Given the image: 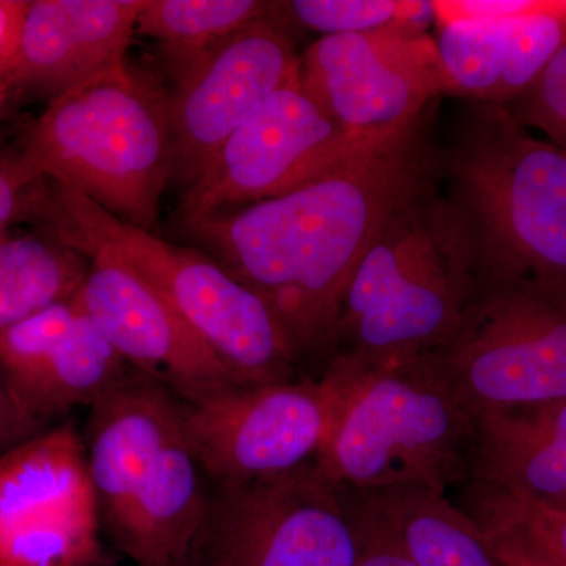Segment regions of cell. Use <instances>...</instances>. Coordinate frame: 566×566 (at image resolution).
I'll list each match as a JSON object with an SVG mask.
<instances>
[{
	"mask_svg": "<svg viewBox=\"0 0 566 566\" xmlns=\"http://www.w3.org/2000/svg\"><path fill=\"white\" fill-rule=\"evenodd\" d=\"M46 424L21 400L0 367V455L33 436L43 433Z\"/></svg>",
	"mask_w": 566,
	"mask_h": 566,
	"instance_id": "cell-27",
	"label": "cell"
},
{
	"mask_svg": "<svg viewBox=\"0 0 566 566\" xmlns=\"http://www.w3.org/2000/svg\"><path fill=\"white\" fill-rule=\"evenodd\" d=\"M33 207L50 234L82 255L107 256L140 275L243 386L293 381L300 360L259 294L196 248L169 243L115 218L81 193L52 186Z\"/></svg>",
	"mask_w": 566,
	"mask_h": 566,
	"instance_id": "cell-7",
	"label": "cell"
},
{
	"mask_svg": "<svg viewBox=\"0 0 566 566\" xmlns=\"http://www.w3.org/2000/svg\"><path fill=\"white\" fill-rule=\"evenodd\" d=\"M180 409L203 474L218 485H232L314 463L326 434L329 398L318 378H303L226 387L180 401Z\"/></svg>",
	"mask_w": 566,
	"mask_h": 566,
	"instance_id": "cell-12",
	"label": "cell"
},
{
	"mask_svg": "<svg viewBox=\"0 0 566 566\" xmlns=\"http://www.w3.org/2000/svg\"><path fill=\"white\" fill-rule=\"evenodd\" d=\"M147 0H29L10 77L13 91L54 99L126 65Z\"/></svg>",
	"mask_w": 566,
	"mask_h": 566,
	"instance_id": "cell-17",
	"label": "cell"
},
{
	"mask_svg": "<svg viewBox=\"0 0 566 566\" xmlns=\"http://www.w3.org/2000/svg\"><path fill=\"white\" fill-rule=\"evenodd\" d=\"M463 509L483 528L495 556L505 566H558L556 558L547 553L546 547L539 545L523 528L485 510L474 506Z\"/></svg>",
	"mask_w": 566,
	"mask_h": 566,
	"instance_id": "cell-26",
	"label": "cell"
},
{
	"mask_svg": "<svg viewBox=\"0 0 566 566\" xmlns=\"http://www.w3.org/2000/svg\"><path fill=\"white\" fill-rule=\"evenodd\" d=\"M87 446L71 423L0 455V566H107Z\"/></svg>",
	"mask_w": 566,
	"mask_h": 566,
	"instance_id": "cell-11",
	"label": "cell"
},
{
	"mask_svg": "<svg viewBox=\"0 0 566 566\" xmlns=\"http://www.w3.org/2000/svg\"><path fill=\"white\" fill-rule=\"evenodd\" d=\"M353 495L359 510V551L356 566H416L385 526L364 509L356 494Z\"/></svg>",
	"mask_w": 566,
	"mask_h": 566,
	"instance_id": "cell-29",
	"label": "cell"
},
{
	"mask_svg": "<svg viewBox=\"0 0 566 566\" xmlns=\"http://www.w3.org/2000/svg\"><path fill=\"white\" fill-rule=\"evenodd\" d=\"M446 196L475 245L479 293L528 292L566 307V150L505 106L472 103L439 150Z\"/></svg>",
	"mask_w": 566,
	"mask_h": 566,
	"instance_id": "cell-2",
	"label": "cell"
},
{
	"mask_svg": "<svg viewBox=\"0 0 566 566\" xmlns=\"http://www.w3.org/2000/svg\"><path fill=\"white\" fill-rule=\"evenodd\" d=\"M438 182L392 216L365 252L324 365L409 363L460 329L479 293L475 245Z\"/></svg>",
	"mask_w": 566,
	"mask_h": 566,
	"instance_id": "cell-3",
	"label": "cell"
},
{
	"mask_svg": "<svg viewBox=\"0 0 566 566\" xmlns=\"http://www.w3.org/2000/svg\"><path fill=\"white\" fill-rule=\"evenodd\" d=\"M31 181L21 172L17 159L0 161V243L7 238L11 222L28 207V193L33 188Z\"/></svg>",
	"mask_w": 566,
	"mask_h": 566,
	"instance_id": "cell-31",
	"label": "cell"
},
{
	"mask_svg": "<svg viewBox=\"0 0 566 566\" xmlns=\"http://www.w3.org/2000/svg\"><path fill=\"white\" fill-rule=\"evenodd\" d=\"M301 81L342 128L367 140L408 132L444 95L433 36L395 31L319 36L301 55Z\"/></svg>",
	"mask_w": 566,
	"mask_h": 566,
	"instance_id": "cell-13",
	"label": "cell"
},
{
	"mask_svg": "<svg viewBox=\"0 0 566 566\" xmlns=\"http://www.w3.org/2000/svg\"><path fill=\"white\" fill-rule=\"evenodd\" d=\"M270 9L271 2L256 0H147L136 33L158 41L178 74Z\"/></svg>",
	"mask_w": 566,
	"mask_h": 566,
	"instance_id": "cell-22",
	"label": "cell"
},
{
	"mask_svg": "<svg viewBox=\"0 0 566 566\" xmlns=\"http://www.w3.org/2000/svg\"><path fill=\"white\" fill-rule=\"evenodd\" d=\"M430 114L292 191L180 223L271 308L300 363L329 354L346 290L392 216L439 180Z\"/></svg>",
	"mask_w": 566,
	"mask_h": 566,
	"instance_id": "cell-1",
	"label": "cell"
},
{
	"mask_svg": "<svg viewBox=\"0 0 566 566\" xmlns=\"http://www.w3.org/2000/svg\"><path fill=\"white\" fill-rule=\"evenodd\" d=\"M301 74L285 22L271 9L177 74L170 98L174 178L192 185L238 126Z\"/></svg>",
	"mask_w": 566,
	"mask_h": 566,
	"instance_id": "cell-14",
	"label": "cell"
},
{
	"mask_svg": "<svg viewBox=\"0 0 566 566\" xmlns=\"http://www.w3.org/2000/svg\"><path fill=\"white\" fill-rule=\"evenodd\" d=\"M318 379L329 417L315 463L338 486L447 494L471 480L475 420L430 356L376 368L327 364Z\"/></svg>",
	"mask_w": 566,
	"mask_h": 566,
	"instance_id": "cell-4",
	"label": "cell"
},
{
	"mask_svg": "<svg viewBox=\"0 0 566 566\" xmlns=\"http://www.w3.org/2000/svg\"><path fill=\"white\" fill-rule=\"evenodd\" d=\"M88 260L77 301L126 365L180 401L243 386L140 275L107 256Z\"/></svg>",
	"mask_w": 566,
	"mask_h": 566,
	"instance_id": "cell-15",
	"label": "cell"
},
{
	"mask_svg": "<svg viewBox=\"0 0 566 566\" xmlns=\"http://www.w3.org/2000/svg\"><path fill=\"white\" fill-rule=\"evenodd\" d=\"M91 260L52 234L0 243V331L76 296Z\"/></svg>",
	"mask_w": 566,
	"mask_h": 566,
	"instance_id": "cell-21",
	"label": "cell"
},
{
	"mask_svg": "<svg viewBox=\"0 0 566 566\" xmlns=\"http://www.w3.org/2000/svg\"><path fill=\"white\" fill-rule=\"evenodd\" d=\"M546 0H441L433 2L436 24L458 20H505L542 9Z\"/></svg>",
	"mask_w": 566,
	"mask_h": 566,
	"instance_id": "cell-28",
	"label": "cell"
},
{
	"mask_svg": "<svg viewBox=\"0 0 566 566\" xmlns=\"http://www.w3.org/2000/svg\"><path fill=\"white\" fill-rule=\"evenodd\" d=\"M379 142L342 128L300 74L260 104L182 191L178 222L282 196Z\"/></svg>",
	"mask_w": 566,
	"mask_h": 566,
	"instance_id": "cell-9",
	"label": "cell"
},
{
	"mask_svg": "<svg viewBox=\"0 0 566 566\" xmlns=\"http://www.w3.org/2000/svg\"><path fill=\"white\" fill-rule=\"evenodd\" d=\"M528 129L566 150V44L551 59L534 84L505 106Z\"/></svg>",
	"mask_w": 566,
	"mask_h": 566,
	"instance_id": "cell-25",
	"label": "cell"
},
{
	"mask_svg": "<svg viewBox=\"0 0 566 566\" xmlns=\"http://www.w3.org/2000/svg\"><path fill=\"white\" fill-rule=\"evenodd\" d=\"M357 551L354 495L314 461L219 485L188 566H356Z\"/></svg>",
	"mask_w": 566,
	"mask_h": 566,
	"instance_id": "cell-8",
	"label": "cell"
},
{
	"mask_svg": "<svg viewBox=\"0 0 566 566\" xmlns=\"http://www.w3.org/2000/svg\"><path fill=\"white\" fill-rule=\"evenodd\" d=\"M29 0H0V109L10 95V77L22 18Z\"/></svg>",
	"mask_w": 566,
	"mask_h": 566,
	"instance_id": "cell-30",
	"label": "cell"
},
{
	"mask_svg": "<svg viewBox=\"0 0 566 566\" xmlns=\"http://www.w3.org/2000/svg\"><path fill=\"white\" fill-rule=\"evenodd\" d=\"M281 20H290L322 36L395 31L428 35L436 22L433 2L420 0H293L275 2Z\"/></svg>",
	"mask_w": 566,
	"mask_h": 566,
	"instance_id": "cell-23",
	"label": "cell"
},
{
	"mask_svg": "<svg viewBox=\"0 0 566 566\" xmlns=\"http://www.w3.org/2000/svg\"><path fill=\"white\" fill-rule=\"evenodd\" d=\"M444 95L509 106L566 44V0L505 20L438 22Z\"/></svg>",
	"mask_w": 566,
	"mask_h": 566,
	"instance_id": "cell-18",
	"label": "cell"
},
{
	"mask_svg": "<svg viewBox=\"0 0 566 566\" xmlns=\"http://www.w3.org/2000/svg\"><path fill=\"white\" fill-rule=\"evenodd\" d=\"M0 111H2V109H0Z\"/></svg>",
	"mask_w": 566,
	"mask_h": 566,
	"instance_id": "cell-32",
	"label": "cell"
},
{
	"mask_svg": "<svg viewBox=\"0 0 566 566\" xmlns=\"http://www.w3.org/2000/svg\"><path fill=\"white\" fill-rule=\"evenodd\" d=\"M428 356L474 420L566 400V307L528 292L476 294L458 333Z\"/></svg>",
	"mask_w": 566,
	"mask_h": 566,
	"instance_id": "cell-10",
	"label": "cell"
},
{
	"mask_svg": "<svg viewBox=\"0 0 566 566\" xmlns=\"http://www.w3.org/2000/svg\"><path fill=\"white\" fill-rule=\"evenodd\" d=\"M461 490L465 499L464 506L485 510L523 528L546 547L558 566H566V509L542 504L475 482L465 483Z\"/></svg>",
	"mask_w": 566,
	"mask_h": 566,
	"instance_id": "cell-24",
	"label": "cell"
},
{
	"mask_svg": "<svg viewBox=\"0 0 566 566\" xmlns=\"http://www.w3.org/2000/svg\"><path fill=\"white\" fill-rule=\"evenodd\" d=\"M91 409L85 446L112 538L136 566H188L210 499L180 401L128 375Z\"/></svg>",
	"mask_w": 566,
	"mask_h": 566,
	"instance_id": "cell-5",
	"label": "cell"
},
{
	"mask_svg": "<svg viewBox=\"0 0 566 566\" xmlns=\"http://www.w3.org/2000/svg\"><path fill=\"white\" fill-rule=\"evenodd\" d=\"M32 185L81 193L150 230L174 178L170 98L128 65L51 99L17 156Z\"/></svg>",
	"mask_w": 566,
	"mask_h": 566,
	"instance_id": "cell-6",
	"label": "cell"
},
{
	"mask_svg": "<svg viewBox=\"0 0 566 566\" xmlns=\"http://www.w3.org/2000/svg\"><path fill=\"white\" fill-rule=\"evenodd\" d=\"M469 482L566 509V400L476 417Z\"/></svg>",
	"mask_w": 566,
	"mask_h": 566,
	"instance_id": "cell-19",
	"label": "cell"
},
{
	"mask_svg": "<svg viewBox=\"0 0 566 566\" xmlns=\"http://www.w3.org/2000/svg\"><path fill=\"white\" fill-rule=\"evenodd\" d=\"M352 493L416 566H505L474 517L442 491L395 485Z\"/></svg>",
	"mask_w": 566,
	"mask_h": 566,
	"instance_id": "cell-20",
	"label": "cell"
},
{
	"mask_svg": "<svg viewBox=\"0 0 566 566\" xmlns=\"http://www.w3.org/2000/svg\"><path fill=\"white\" fill-rule=\"evenodd\" d=\"M0 367L46 423L74 406L92 408L128 376L76 296L0 331Z\"/></svg>",
	"mask_w": 566,
	"mask_h": 566,
	"instance_id": "cell-16",
	"label": "cell"
}]
</instances>
